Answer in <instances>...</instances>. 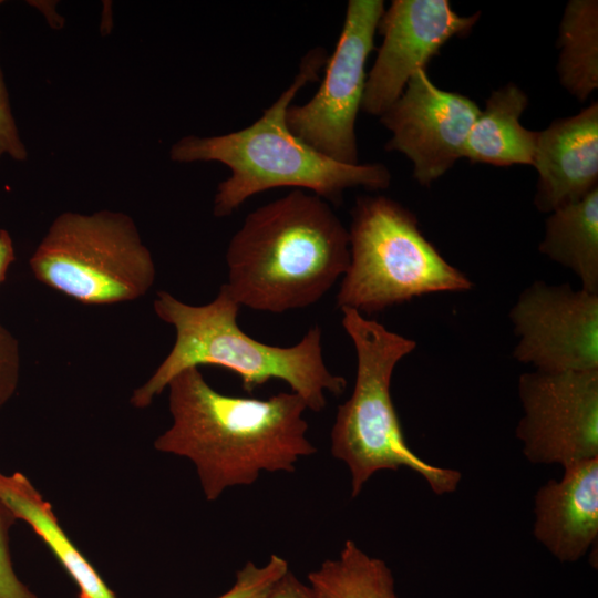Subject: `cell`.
Returning <instances> with one entry per match:
<instances>
[{"instance_id": "6da1fadb", "label": "cell", "mask_w": 598, "mask_h": 598, "mask_svg": "<svg viewBox=\"0 0 598 598\" xmlns=\"http://www.w3.org/2000/svg\"><path fill=\"white\" fill-rule=\"evenodd\" d=\"M167 388L173 422L154 446L190 460L208 501L252 484L262 471L291 473L300 457L317 452L307 437V404L293 392L268 399L223 394L196 367Z\"/></svg>"}, {"instance_id": "7a4b0ae2", "label": "cell", "mask_w": 598, "mask_h": 598, "mask_svg": "<svg viewBox=\"0 0 598 598\" xmlns=\"http://www.w3.org/2000/svg\"><path fill=\"white\" fill-rule=\"evenodd\" d=\"M349 233L330 204L293 189L247 215L227 251V290L240 307L282 313L318 302L342 278Z\"/></svg>"}, {"instance_id": "3957f363", "label": "cell", "mask_w": 598, "mask_h": 598, "mask_svg": "<svg viewBox=\"0 0 598 598\" xmlns=\"http://www.w3.org/2000/svg\"><path fill=\"white\" fill-rule=\"evenodd\" d=\"M326 62L322 49L311 50L292 83L251 125L217 136L188 135L172 145L169 157L174 162H218L230 169V176L218 184L214 197L216 217L229 216L249 197L277 187L311 190L326 202L338 204L348 188L384 189L390 185L391 173L383 164L337 162L289 130L288 107L297 93L317 79Z\"/></svg>"}, {"instance_id": "277c9868", "label": "cell", "mask_w": 598, "mask_h": 598, "mask_svg": "<svg viewBox=\"0 0 598 598\" xmlns=\"http://www.w3.org/2000/svg\"><path fill=\"white\" fill-rule=\"evenodd\" d=\"M153 307L159 319L174 327L176 337L152 377L133 392L131 403L135 408L148 406L179 372L204 364L236 373L248 393L269 380L285 381L313 412L326 408L327 393L338 396L347 388V380L324 363L318 324L290 347L256 340L240 329L237 317L241 307L225 285L206 305H188L158 291Z\"/></svg>"}, {"instance_id": "5b68a950", "label": "cell", "mask_w": 598, "mask_h": 598, "mask_svg": "<svg viewBox=\"0 0 598 598\" xmlns=\"http://www.w3.org/2000/svg\"><path fill=\"white\" fill-rule=\"evenodd\" d=\"M340 311L355 350L357 375L351 396L337 411L331 454L349 468L351 496L377 472L400 467L421 475L436 495L453 493L461 473L432 465L409 447L391 396L393 371L416 342L353 309Z\"/></svg>"}, {"instance_id": "8992f818", "label": "cell", "mask_w": 598, "mask_h": 598, "mask_svg": "<svg viewBox=\"0 0 598 598\" xmlns=\"http://www.w3.org/2000/svg\"><path fill=\"white\" fill-rule=\"evenodd\" d=\"M349 265L336 307L380 312L433 292H462L473 283L420 230L415 215L382 195L359 197L351 210Z\"/></svg>"}, {"instance_id": "52a82bcc", "label": "cell", "mask_w": 598, "mask_h": 598, "mask_svg": "<svg viewBox=\"0 0 598 598\" xmlns=\"http://www.w3.org/2000/svg\"><path fill=\"white\" fill-rule=\"evenodd\" d=\"M29 265L40 282L86 305L135 300L156 274L133 219L111 210L59 215Z\"/></svg>"}, {"instance_id": "ba28073f", "label": "cell", "mask_w": 598, "mask_h": 598, "mask_svg": "<svg viewBox=\"0 0 598 598\" xmlns=\"http://www.w3.org/2000/svg\"><path fill=\"white\" fill-rule=\"evenodd\" d=\"M384 10L382 0L348 2L322 83L308 102L287 110V125L298 138L343 164H359L355 121L365 87V64Z\"/></svg>"}, {"instance_id": "9c48e42d", "label": "cell", "mask_w": 598, "mask_h": 598, "mask_svg": "<svg viewBox=\"0 0 598 598\" xmlns=\"http://www.w3.org/2000/svg\"><path fill=\"white\" fill-rule=\"evenodd\" d=\"M518 395L516 436L529 462L566 467L598 457V370L527 372Z\"/></svg>"}, {"instance_id": "30bf717a", "label": "cell", "mask_w": 598, "mask_h": 598, "mask_svg": "<svg viewBox=\"0 0 598 598\" xmlns=\"http://www.w3.org/2000/svg\"><path fill=\"white\" fill-rule=\"evenodd\" d=\"M514 358L536 371L598 370V293L537 280L509 311Z\"/></svg>"}, {"instance_id": "8fae6325", "label": "cell", "mask_w": 598, "mask_h": 598, "mask_svg": "<svg viewBox=\"0 0 598 598\" xmlns=\"http://www.w3.org/2000/svg\"><path fill=\"white\" fill-rule=\"evenodd\" d=\"M478 113L473 100L437 87L426 70H420L380 115L392 134L385 148L404 154L413 163L416 182L430 185L463 157Z\"/></svg>"}, {"instance_id": "7c38bea8", "label": "cell", "mask_w": 598, "mask_h": 598, "mask_svg": "<svg viewBox=\"0 0 598 598\" xmlns=\"http://www.w3.org/2000/svg\"><path fill=\"white\" fill-rule=\"evenodd\" d=\"M478 18L480 12L460 16L447 0L392 1L378 24L383 41L367 76L361 109L382 115L409 80L426 70L448 40L467 34Z\"/></svg>"}, {"instance_id": "4fadbf2b", "label": "cell", "mask_w": 598, "mask_h": 598, "mask_svg": "<svg viewBox=\"0 0 598 598\" xmlns=\"http://www.w3.org/2000/svg\"><path fill=\"white\" fill-rule=\"evenodd\" d=\"M533 166L538 173L534 203L542 213L575 203L598 187V103L538 132Z\"/></svg>"}, {"instance_id": "5bb4252c", "label": "cell", "mask_w": 598, "mask_h": 598, "mask_svg": "<svg viewBox=\"0 0 598 598\" xmlns=\"http://www.w3.org/2000/svg\"><path fill=\"white\" fill-rule=\"evenodd\" d=\"M535 495L534 536L561 563L579 560L598 537V457L564 467Z\"/></svg>"}, {"instance_id": "9a60e30c", "label": "cell", "mask_w": 598, "mask_h": 598, "mask_svg": "<svg viewBox=\"0 0 598 598\" xmlns=\"http://www.w3.org/2000/svg\"><path fill=\"white\" fill-rule=\"evenodd\" d=\"M527 104L515 84L494 91L471 127L463 157L494 166L533 165L538 132L519 122Z\"/></svg>"}, {"instance_id": "2e32d148", "label": "cell", "mask_w": 598, "mask_h": 598, "mask_svg": "<svg viewBox=\"0 0 598 598\" xmlns=\"http://www.w3.org/2000/svg\"><path fill=\"white\" fill-rule=\"evenodd\" d=\"M0 499L16 519L29 524L78 585L79 598H116L94 567L70 542L47 501L20 472L0 473Z\"/></svg>"}, {"instance_id": "e0dca14e", "label": "cell", "mask_w": 598, "mask_h": 598, "mask_svg": "<svg viewBox=\"0 0 598 598\" xmlns=\"http://www.w3.org/2000/svg\"><path fill=\"white\" fill-rule=\"evenodd\" d=\"M539 251L571 270L581 289L598 293V187L550 213Z\"/></svg>"}, {"instance_id": "ac0fdd59", "label": "cell", "mask_w": 598, "mask_h": 598, "mask_svg": "<svg viewBox=\"0 0 598 598\" xmlns=\"http://www.w3.org/2000/svg\"><path fill=\"white\" fill-rule=\"evenodd\" d=\"M558 76L579 101L598 87V2L570 0L559 24Z\"/></svg>"}, {"instance_id": "d6986e66", "label": "cell", "mask_w": 598, "mask_h": 598, "mask_svg": "<svg viewBox=\"0 0 598 598\" xmlns=\"http://www.w3.org/2000/svg\"><path fill=\"white\" fill-rule=\"evenodd\" d=\"M318 598H396L391 569L380 558L346 540L339 556L308 574Z\"/></svg>"}, {"instance_id": "ffe728a7", "label": "cell", "mask_w": 598, "mask_h": 598, "mask_svg": "<svg viewBox=\"0 0 598 598\" xmlns=\"http://www.w3.org/2000/svg\"><path fill=\"white\" fill-rule=\"evenodd\" d=\"M288 570L287 560L277 555L264 566L248 561L236 573L233 587L217 598H261Z\"/></svg>"}, {"instance_id": "44dd1931", "label": "cell", "mask_w": 598, "mask_h": 598, "mask_svg": "<svg viewBox=\"0 0 598 598\" xmlns=\"http://www.w3.org/2000/svg\"><path fill=\"white\" fill-rule=\"evenodd\" d=\"M16 518L0 499V598H37L18 578L11 559L9 530Z\"/></svg>"}, {"instance_id": "7402d4cb", "label": "cell", "mask_w": 598, "mask_h": 598, "mask_svg": "<svg viewBox=\"0 0 598 598\" xmlns=\"http://www.w3.org/2000/svg\"><path fill=\"white\" fill-rule=\"evenodd\" d=\"M4 155L21 162L27 158L28 152L12 115L7 86L0 69V161Z\"/></svg>"}, {"instance_id": "603a6c76", "label": "cell", "mask_w": 598, "mask_h": 598, "mask_svg": "<svg viewBox=\"0 0 598 598\" xmlns=\"http://www.w3.org/2000/svg\"><path fill=\"white\" fill-rule=\"evenodd\" d=\"M20 369L18 342L14 337L0 324V406L14 393Z\"/></svg>"}, {"instance_id": "cb8c5ba5", "label": "cell", "mask_w": 598, "mask_h": 598, "mask_svg": "<svg viewBox=\"0 0 598 598\" xmlns=\"http://www.w3.org/2000/svg\"><path fill=\"white\" fill-rule=\"evenodd\" d=\"M261 598H318L309 585H305L289 569Z\"/></svg>"}, {"instance_id": "d4e9b609", "label": "cell", "mask_w": 598, "mask_h": 598, "mask_svg": "<svg viewBox=\"0 0 598 598\" xmlns=\"http://www.w3.org/2000/svg\"><path fill=\"white\" fill-rule=\"evenodd\" d=\"M14 248L9 233L0 229V282L6 279L9 266L14 261Z\"/></svg>"}]
</instances>
